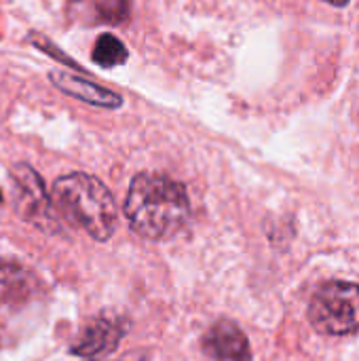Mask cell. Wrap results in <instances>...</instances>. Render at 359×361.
Returning a JSON list of instances; mask_svg holds the SVG:
<instances>
[{
  "label": "cell",
  "mask_w": 359,
  "mask_h": 361,
  "mask_svg": "<svg viewBox=\"0 0 359 361\" xmlns=\"http://www.w3.org/2000/svg\"><path fill=\"white\" fill-rule=\"evenodd\" d=\"M121 336H123V330L118 328V324L108 322V319H95L83 330V334L72 347V353L78 357H87V360L106 355L116 349Z\"/></svg>",
  "instance_id": "obj_8"
},
{
  "label": "cell",
  "mask_w": 359,
  "mask_h": 361,
  "mask_svg": "<svg viewBox=\"0 0 359 361\" xmlns=\"http://www.w3.org/2000/svg\"><path fill=\"white\" fill-rule=\"evenodd\" d=\"M309 319L328 336L359 334V283L328 281L311 298Z\"/></svg>",
  "instance_id": "obj_3"
},
{
  "label": "cell",
  "mask_w": 359,
  "mask_h": 361,
  "mask_svg": "<svg viewBox=\"0 0 359 361\" xmlns=\"http://www.w3.org/2000/svg\"><path fill=\"white\" fill-rule=\"evenodd\" d=\"M129 13V0H68V17L78 25H118Z\"/></svg>",
  "instance_id": "obj_6"
},
{
  "label": "cell",
  "mask_w": 359,
  "mask_h": 361,
  "mask_svg": "<svg viewBox=\"0 0 359 361\" xmlns=\"http://www.w3.org/2000/svg\"><path fill=\"white\" fill-rule=\"evenodd\" d=\"M324 2H328L332 6H345V4H349V0H324Z\"/></svg>",
  "instance_id": "obj_11"
},
{
  "label": "cell",
  "mask_w": 359,
  "mask_h": 361,
  "mask_svg": "<svg viewBox=\"0 0 359 361\" xmlns=\"http://www.w3.org/2000/svg\"><path fill=\"white\" fill-rule=\"evenodd\" d=\"M203 351L216 361H250L252 351L245 334L229 319L216 322L203 338Z\"/></svg>",
  "instance_id": "obj_5"
},
{
  "label": "cell",
  "mask_w": 359,
  "mask_h": 361,
  "mask_svg": "<svg viewBox=\"0 0 359 361\" xmlns=\"http://www.w3.org/2000/svg\"><path fill=\"white\" fill-rule=\"evenodd\" d=\"M53 201L66 218L85 228L95 241H108L118 222L110 190L89 173L61 176L53 184Z\"/></svg>",
  "instance_id": "obj_2"
},
{
  "label": "cell",
  "mask_w": 359,
  "mask_h": 361,
  "mask_svg": "<svg viewBox=\"0 0 359 361\" xmlns=\"http://www.w3.org/2000/svg\"><path fill=\"white\" fill-rule=\"evenodd\" d=\"M0 201H2V195H0Z\"/></svg>",
  "instance_id": "obj_12"
},
{
  "label": "cell",
  "mask_w": 359,
  "mask_h": 361,
  "mask_svg": "<svg viewBox=\"0 0 359 361\" xmlns=\"http://www.w3.org/2000/svg\"><path fill=\"white\" fill-rule=\"evenodd\" d=\"M36 279L21 267L0 260V347L19 336V326L36 309Z\"/></svg>",
  "instance_id": "obj_4"
},
{
  "label": "cell",
  "mask_w": 359,
  "mask_h": 361,
  "mask_svg": "<svg viewBox=\"0 0 359 361\" xmlns=\"http://www.w3.org/2000/svg\"><path fill=\"white\" fill-rule=\"evenodd\" d=\"M93 61L102 68H114L127 61V49L125 44L112 36V34H102L93 47Z\"/></svg>",
  "instance_id": "obj_10"
},
{
  "label": "cell",
  "mask_w": 359,
  "mask_h": 361,
  "mask_svg": "<svg viewBox=\"0 0 359 361\" xmlns=\"http://www.w3.org/2000/svg\"><path fill=\"white\" fill-rule=\"evenodd\" d=\"M51 82L63 91L66 95H72L85 104H91V106H97V108H121L123 106V97L106 87H99L97 82L93 80H87L83 76H76V74H70V72H59V70H53L49 74Z\"/></svg>",
  "instance_id": "obj_7"
},
{
  "label": "cell",
  "mask_w": 359,
  "mask_h": 361,
  "mask_svg": "<svg viewBox=\"0 0 359 361\" xmlns=\"http://www.w3.org/2000/svg\"><path fill=\"white\" fill-rule=\"evenodd\" d=\"M13 180H15L17 190H21V197L28 203V207L36 214V218H38V214L47 212L49 197H47V190H44L40 176L34 169H30L28 165H17L13 169Z\"/></svg>",
  "instance_id": "obj_9"
},
{
  "label": "cell",
  "mask_w": 359,
  "mask_h": 361,
  "mask_svg": "<svg viewBox=\"0 0 359 361\" xmlns=\"http://www.w3.org/2000/svg\"><path fill=\"white\" fill-rule=\"evenodd\" d=\"M190 214L186 188L161 173H138L125 199V218L131 228L146 239H167L176 235Z\"/></svg>",
  "instance_id": "obj_1"
}]
</instances>
